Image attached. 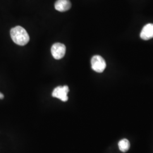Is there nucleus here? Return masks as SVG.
Here are the masks:
<instances>
[{"label":"nucleus","mask_w":153,"mask_h":153,"mask_svg":"<svg viewBox=\"0 0 153 153\" xmlns=\"http://www.w3.org/2000/svg\"><path fill=\"white\" fill-rule=\"evenodd\" d=\"M4 98V96L3 95V94H2L1 93H0V99H2Z\"/></svg>","instance_id":"8"},{"label":"nucleus","mask_w":153,"mask_h":153,"mask_svg":"<svg viewBox=\"0 0 153 153\" xmlns=\"http://www.w3.org/2000/svg\"><path fill=\"white\" fill-rule=\"evenodd\" d=\"M69 91V89L68 86H58L54 89L52 95L54 98L60 99L62 102H66L68 100V94Z\"/></svg>","instance_id":"4"},{"label":"nucleus","mask_w":153,"mask_h":153,"mask_svg":"<svg viewBox=\"0 0 153 153\" xmlns=\"http://www.w3.org/2000/svg\"><path fill=\"white\" fill-rule=\"evenodd\" d=\"M10 36L14 43L21 46L26 45L30 40V36L26 30L19 26L11 28Z\"/></svg>","instance_id":"1"},{"label":"nucleus","mask_w":153,"mask_h":153,"mask_svg":"<svg viewBox=\"0 0 153 153\" xmlns=\"http://www.w3.org/2000/svg\"><path fill=\"white\" fill-rule=\"evenodd\" d=\"M91 64L92 69L97 73H102L106 68V62L104 59L99 55L93 56Z\"/></svg>","instance_id":"2"},{"label":"nucleus","mask_w":153,"mask_h":153,"mask_svg":"<svg viewBox=\"0 0 153 153\" xmlns=\"http://www.w3.org/2000/svg\"><path fill=\"white\" fill-rule=\"evenodd\" d=\"M140 37L144 40L153 38V23L147 24L143 27L140 33Z\"/></svg>","instance_id":"5"},{"label":"nucleus","mask_w":153,"mask_h":153,"mask_svg":"<svg viewBox=\"0 0 153 153\" xmlns=\"http://www.w3.org/2000/svg\"><path fill=\"white\" fill-rule=\"evenodd\" d=\"M118 146L121 152L126 153L129 149L131 145H130L129 141L127 139L124 138V139L121 140L119 142Z\"/></svg>","instance_id":"7"},{"label":"nucleus","mask_w":153,"mask_h":153,"mask_svg":"<svg viewBox=\"0 0 153 153\" xmlns=\"http://www.w3.org/2000/svg\"><path fill=\"white\" fill-rule=\"evenodd\" d=\"M66 47L64 44L56 43L52 46L51 53L56 60H60L65 55Z\"/></svg>","instance_id":"3"},{"label":"nucleus","mask_w":153,"mask_h":153,"mask_svg":"<svg viewBox=\"0 0 153 153\" xmlns=\"http://www.w3.org/2000/svg\"><path fill=\"white\" fill-rule=\"evenodd\" d=\"M71 2L69 0H57L55 2V9L60 12L68 11L71 8Z\"/></svg>","instance_id":"6"}]
</instances>
